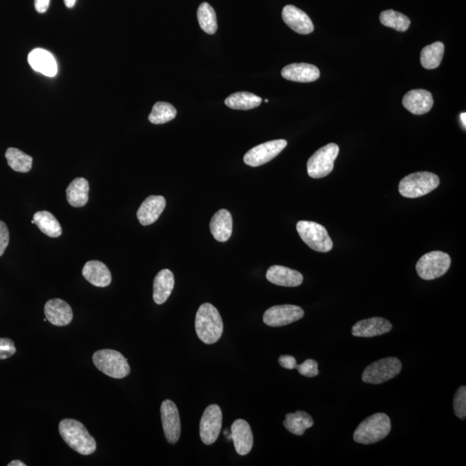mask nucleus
I'll return each instance as SVG.
<instances>
[{"label":"nucleus","instance_id":"obj_1","mask_svg":"<svg viewBox=\"0 0 466 466\" xmlns=\"http://www.w3.org/2000/svg\"><path fill=\"white\" fill-rule=\"evenodd\" d=\"M195 330L206 345L215 344L222 338L224 324L218 310L210 303L202 304L195 317Z\"/></svg>","mask_w":466,"mask_h":466},{"label":"nucleus","instance_id":"obj_2","mask_svg":"<svg viewBox=\"0 0 466 466\" xmlns=\"http://www.w3.org/2000/svg\"><path fill=\"white\" fill-rule=\"evenodd\" d=\"M59 432L63 440L73 451L82 455H91L96 451V441L85 426L78 420H62L59 424Z\"/></svg>","mask_w":466,"mask_h":466},{"label":"nucleus","instance_id":"obj_3","mask_svg":"<svg viewBox=\"0 0 466 466\" xmlns=\"http://www.w3.org/2000/svg\"><path fill=\"white\" fill-rule=\"evenodd\" d=\"M391 430L390 417L386 413H377L364 420L354 432L355 442L370 445L379 442L388 436Z\"/></svg>","mask_w":466,"mask_h":466},{"label":"nucleus","instance_id":"obj_4","mask_svg":"<svg viewBox=\"0 0 466 466\" xmlns=\"http://www.w3.org/2000/svg\"><path fill=\"white\" fill-rule=\"evenodd\" d=\"M440 178L431 172L409 174L399 183V192L405 198L415 199L429 194L439 187Z\"/></svg>","mask_w":466,"mask_h":466},{"label":"nucleus","instance_id":"obj_5","mask_svg":"<svg viewBox=\"0 0 466 466\" xmlns=\"http://www.w3.org/2000/svg\"><path fill=\"white\" fill-rule=\"evenodd\" d=\"M93 361L98 370L115 379L125 378L131 373L127 359L117 350H98L93 354Z\"/></svg>","mask_w":466,"mask_h":466},{"label":"nucleus","instance_id":"obj_6","mask_svg":"<svg viewBox=\"0 0 466 466\" xmlns=\"http://www.w3.org/2000/svg\"><path fill=\"white\" fill-rule=\"evenodd\" d=\"M296 229L301 240L312 250L318 252H328L334 247V243L327 229L320 224L301 220L297 223Z\"/></svg>","mask_w":466,"mask_h":466},{"label":"nucleus","instance_id":"obj_7","mask_svg":"<svg viewBox=\"0 0 466 466\" xmlns=\"http://www.w3.org/2000/svg\"><path fill=\"white\" fill-rule=\"evenodd\" d=\"M450 266V256L445 252L436 251L429 252L419 259L416 264V271L420 278L430 281L446 274Z\"/></svg>","mask_w":466,"mask_h":466},{"label":"nucleus","instance_id":"obj_8","mask_svg":"<svg viewBox=\"0 0 466 466\" xmlns=\"http://www.w3.org/2000/svg\"><path fill=\"white\" fill-rule=\"evenodd\" d=\"M339 153L338 145L332 143L318 150L308 160L307 174L311 178L320 179L328 177L334 168V161Z\"/></svg>","mask_w":466,"mask_h":466},{"label":"nucleus","instance_id":"obj_9","mask_svg":"<svg viewBox=\"0 0 466 466\" xmlns=\"http://www.w3.org/2000/svg\"><path fill=\"white\" fill-rule=\"evenodd\" d=\"M402 368L401 361L397 357H386L367 366L364 370L362 380L366 384H384L398 376Z\"/></svg>","mask_w":466,"mask_h":466},{"label":"nucleus","instance_id":"obj_10","mask_svg":"<svg viewBox=\"0 0 466 466\" xmlns=\"http://www.w3.org/2000/svg\"><path fill=\"white\" fill-rule=\"evenodd\" d=\"M288 142L285 139L273 140L254 147L245 154L244 162L251 167H258L271 162L286 148Z\"/></svg>","mask_w":466,"mask_h":466},{"label":"nucleus","instance_id":"obj_11","mask_svg":"<svg viewBox=\"0 0 466 466\" xmlns=\"http://www.w3.org/2000/svg\"><path fill=\"white\" fill-rule=\"evenodd\" d=\"M222 412L218 405L213 404L206 409L199 424V436L202 442L210 446L218 440L222 427Z\"/></svg>","mask_w":466,"mask_h":466},{"label":"nucleus","instance_id":"obj_12","mask_svg":"<svg viewBox=\"0 0 466 466\" xmlns=\"http://www.w3.org/2000/svg\"><path fill=\"white\" fill-rule=\"evenodd\" d=\"M304 316V310L296 305H278L269 307L264 314V322L269 327L278 328L294 323Z\"/></svg>","mask_w":466,"mask_h":466},{"label":"nucleus","instance_id":"obj_13","mask_svg":"<svg viewBox=\"0 0 466 466\" xmlns=\"http://www.w3.org/2000/svg\"><path fill=\"white\" fill-rule=\"evenodd\" d=\"M161 417L163 427L164 436L168 442H178L181 436V420L178 409L174 402L170 400L163 402L161 406Z\"/></svg>","mask_w":466,"mask_h":466},{"label":"nucleus","instance_id":"obj_14","mask_svg":"<svg viewBox=\"0 0 466 466\" xmlns=\"http://www.w3.org/2000/svg\"><path fill=\"white\" fill-rule=\"evenodd\" d=\"M282 16L287 26L297 33L307 35L314 30V24L307 14L294 6H286L283 10Z\"/></svg>","mask_w":466,"mask_h":466},{"label":"nucleus","instance_id":"obj_15","mask_svg":"<svg viewBox=\"0 0 466 466\" xmlns=\"http://www.w3.org/2000/svg\"><path fill=\"white\" fill-rule=\"evenodd\" d=\"M392 324L386 319L373 317L357 322L353 325L352 334L356 337L371 338L388 334Z\"/></svg>","mask_w":466,"mask_h":466},{"label":"nucleus","instance_id":"obj_16","mask_svg":"<svg viewBox=\"0 0 466 466\" xmlns=\"http://www.w3.org/2000/svg\"><path fill=\"white\" fill-rule=\"evenodd\" d=\"M47 321L57 327H64L71 323L73 314L71 307L62 299L48 301L44 306Z\"/></svg>","mask_w":466,"mask_h":466},{"label":"nucleus","instance_id":"obj_17","mask_svg":"<svg viewBox=\"0 0 466 466\" xmlns=\"http://www.w3.org/2000/svg\"><path fill=\"white\" fill-rule=\"evenodd\" d=\"M402 105L410 113L415 115H423L432 109L433 98L429 91L412 90L405 94Z\"/></svg>","mask_w":466,"mask_h":466},{"label":"nucleus","instance_id":"obj_18","mask_svg":"<svg viewBox=\"0 0 466 466\" xmlns=\"http://www.w3.org/2000/svg\"><path fill=\"white\" fill-rule=\"evenodd\" d=\"M232 440L235 449L240 456L247 455L253 447V434L250 425L244 420H236L232 425Z\"/></svg>","mask_w":466,"mask_h":466},{"label":"nucleus","instance_id":"obj_19","mask_svg":"<svg viewBox=\"0 0 466 466\" xmlns=\"http://www.w3.org/2000/svg\"><path fill=\"white\" fill-rule=\"evenodd\" d=\"M166 206L163 196H149L140 206L136 216L142 226H150L159 219Z\"/></svg>","mask_w":466,"mask_h":466},{"label":"nucleus","instance_id":"obj_20","mask_svg":"<svg viewBox=\"0 0 466 466\" xmlns=\"http://www.w3.org/2000/svg\"><path fill=\"white\" fill-rule=\"evenodd\" d=\"M283 78L296 82H313L320 78L321 72L316 66L308 63H293L282 70Z\"/></svg>","mask_w":466,"mask_h":466},{"label":"nucleus","instance_id":"obj_21","mask_svg":"<svg viewBox=\"0 0 466 466\" xmlns=\"http://www.w3.org/2000/svg\"><path fill=\"white\" fill-rule=\"evenodd\" d=\"M266 278L273 285L283 287H298L303 282V276L299 271L280 265L271 266Z\"/></svg>","mask_w":466,"mask_h":466},{"label":"nucleus","instance_id":"obj_22","mask_svg":"<svg viewBox=\"0 0 466 466\" xmlns=\"http://www.w3.org/2000/svg\"><path fill=\"white\" fill-rule=\"evenodd\" d=\"M31 68L45 76L54 77L57 73V63L53 55L43 48H36L28 57Z\"/></svg>","mask_w":466,"mask_h":466},{"label":"nucleus","instance_id":"obj_23","mask_svg":"<svg viewBox=\"0 0 466 466\" xmlns=\"http://www.w3.org/2000/svg\"><path fill=\"white\" fill-rule=\"evenodd\" d=\"M82 275L87 282L93 286L105 288L111 283V274L107 266L102 262H87L82 269Z\"/></svg>","mask_w":466,"mask_h":466},{"label":"nucleus","instance_id":"obj_24","mask_svg":"<svg viewBox=\"0 0 466 466\" xmlns=\"http://www.w3.org/2000/svg\"><path fill=\"white\" fill-rule=\"evenodd\" d=\"M213 238L219 242H226L233 233V217L226 209L219 210L210 222Z\"/></svg>","mask_w":466,"mask_h":466},{"label":"nucleus","instance_id":"obj_25","mask_svg":"<svg viewBox=\"0 0 466 466\" xmlns=\"http://www.w3.org/2000/svg\"><path fill=\"white\" fill-rule=\"evenodd\" d=\"M174 286V278L172 271L165 269L156 276L153 283V300L156 304L166 303L172 293Z\"/></svg>","mask_w":466,"mask_h":466},{"label":"nucleus","instance_id":"obj_26","mask_svg":"<svg viewBox=\"0 0 466 466\" xmlns=\"http://www.w3.org/2000/svg\"><path fill=\"white\" fill-rule=\"evenodd\" d=\"M89 183L85 178H75L66 188V199L73 208H82L89 201Z\"/></svg>","mask_w":466,"mask_h":466},{"label":"nucleus","instance_id":"obj_27","mask_svg":"<svg viewBox=\"0 0 466 466\" xmlns=\"http://www.w3.org/2000/svg\"><path fill=\"white\" fill-rule=\"evenodd\" d=\"M283 426L294 436H303L305 431L314 426V420L304 411L287 413Z\"/></svg>","mask_w":466,"mask_h":466},{"label":"nucleus","instance_id":"obj_28","mask_svg":"<svg viewBox=\"0 0 466 466\" xmlns=\"http://www.w3.org/2000/svg\"><path fill=\"white\" fill-rule=\"evenodd\" d=\"M35 224L41 232L51 238H58L62 233L61 225L55 217L48 211H41L35 213L33 216Z\"/></svg>","mask_w":466,"mask_h":466},{"label":"nucleus","instance_id":"obj_29","mask_svg":"<svg viewBox=\"0 0 466 466\" xmlns=\"http://www.w3.org/2000/svg\"><path fill=\"white\" fill-rule=\"evenodd\" d=\"M262 99L254 93L238 92L231 94L225 100L227 107L234 110H251L260 106Z\"/></svg>","mask_w":466,"mask_h":466},{"label":"nucleus","instance_id":"obj_30","mask_svg":"<svg viewBox=\"0 0 466 466\" xmlns=\"http://www.w3.org/2000/svg\"><path fill=\"white\" fill-rule=\"evenodd\" d=\"M445 46L440 42L427 45L420 52V63L424 69H437L442 62Z\"/></svg>","mask_w":466,"mask_h":466},{"label":"nucleus","instance_id":"obj_31","mask_svg":"<svg viewBox=\"0 0 466 466\" xmlns=\"http://www.w3.org/2000/svg\"><path fill=\"white\" fill-rule=\"evenodd\" d=\"M6 159L8 165L17 172L27 173L33 168V157L17 148L7 149Z\"/></svg>","mask_w":466,"mask_h":466},{"label":"nucleus","instance_id":"obj_32","mask_svg":"<svg viewBox=\"0 0 466 466\" xmlns=\"http://www.w3.org/2000/svg\"><path fill=\"white\" fill-rule=\"evenodd\" d=\"M197 19L199 26L206 33L213 35L218 29L217 16L215 9L208 3H202L197 10Z\"/></svg>","mask_w":466,"mask_h":466},{"label":"nucleus","instance_id":"obj_33","mask_svg":"<svg viewBox=\"0 0 466 466\" xmlns=\"http://www.w3.org/2000/svg\"><path fill=\"white\" fill-rule=\"evenodd\" d=\"M380 22L384 26L392 28L401 33L408 30L410 26V20L404 14L395 12L394 10H387L380 14Z\"/></svg>","mask_w":466,"mask_h":466},{"label":"nucleus","instance_id":"obj_34","mask_svg":"<svg viewBox=\"0 0 466 466\" xmlns=\"http://www.w3.org/2000/svg\"><path fill=\"white\" fill-rule=\"evenodd\" d=\"M177 109L172 105L167 102H157L154 105L149 120L155 125L165 124V123L173 120L177 117Z\"/></svg>","mask_w":466,"mask_h":466},{"label":"nucleus","instance_id":"obj_35","mask_svg":"<svg viewBox=\"0 0 466 466\" xmlns=\"http://www.w3.org/2000/svg\"><path fill=\"white\" fill-rule=\"evenodd\" d=\"M455 415L461 420L466 417V388L461 386L455 393L454 399Z\"/></svg>","mask_w":466,"mask_h":466},{"label":"nucleus","instance_id":"obj_36","mask_svg":"<svg viewBox=\"0 0 466 466\" xmlns=\"http://www.w3.org/2000/svg\"><path fill=\"white\" fill-rule=\"evenodd\" d=\"M296 369L307 377H314L319 375L318 363L314 359H307L301 364H296Z\"/></svg>","mask_w":466,"mask_h":466},{"label":"nucleus","instance_id":"obj_37","mask_svg":"<svg viewBox=\"0 0 466 466\" xmlns=\"http://www.w3.org/2000/svg\"><path fill=\"white\" fill-rule=\"evenodd\" d=\"M16 346L12 339L0 338V360L7 359L16 353Z\"/></svg>","mask_w":466,"mask_h":466},{"label":"nucleus","instance_id":"obj_38","mask_svg":"<svg viewBox=\"0 0 466 466\" xmlns=\"http://www.w3.org/2000/svg\"><path fill=\"white\" fill-rule=\"evenodd\" d=\"M10 242V233L8 227L5 222L0 220V257L5 253Z\"/></svg>","mask_w":466,"mask_h":466},{"label":"nucleus","instance_id":"obj_39","mask_svg":"<svg viewBox=\"0 0 466 466\" xmlns=\"http://www.w3.org/2000/svg\"><path fill=\"white\" fill-rule=\"evenodd\" d=\"M279 364L283 368L288 370L296 369V360L293 356L283 355L279 357Z\"/></svg>","mask_w":466,"mask_h":466},{"label":"nucleus","instance_id":"obj_40","mask_svg":"<svg viewBox=\"0 0 466 466\" xmlns=\"http://www.w3.org/2000/svg\"><path fill=\"white\" fill-rule=\"evenodd\" d=\"M51 0H35V8L37 12L44 13L47 12Z\"/></svg>","mask_w":466,"mask_h":466},{"label":"nucleus","instance_id":"obj_41","mask_svg":"<svg viewBox=\"0 0 466 466\" xmlns=\"http://www.w3.org/2000/svg\"><path fill=\"white\" fill-rule=\"evenodd\" d=\"M76 0H64L65 6L68 8H73L75 5Z\"/></svg>","mask_w":466,"mask_h":466},{"label":"nucleus","instance_id":"obj_42","mask_svg":"<svg viewBox=\"0 0 466 466\" xmlns=\"http://www.w3.org/2000/svg\"><path fill=\"white\" fill-rule=\"evenodd\" d=\"M8 466H26V465L20 460H13L8 464Z\"/></svg>","mask_w":466,"mask_h":466},{"label":"nucleus","instance_id":"obj_43","mask_svg":"<svg viewBox=\"0 0 466 466\" xmlns=\"http://www.w3.org/2000/svg\"><path fill=\"white\" fill-rule=\"evenodd\" d=\"M461 121H462V123H463V125L465 127V126H466V114L465 113L461 114Z\"/></svg>","mask_w":466,"mask_h":466},{"label":"nucleus","instance_id":"obj_44","mask_svg":"<svg viewBox=\"0 0 466 466\" xmlns=\"http://www.w3.org/2000/svg\"><path fill=\"white\" fill-rule=\"evenodd\" d=\"M31 223L35 224L34 219H33V222H31Z\"/></svg>","mask_w":466,"mask_h":466}]
</instances>
